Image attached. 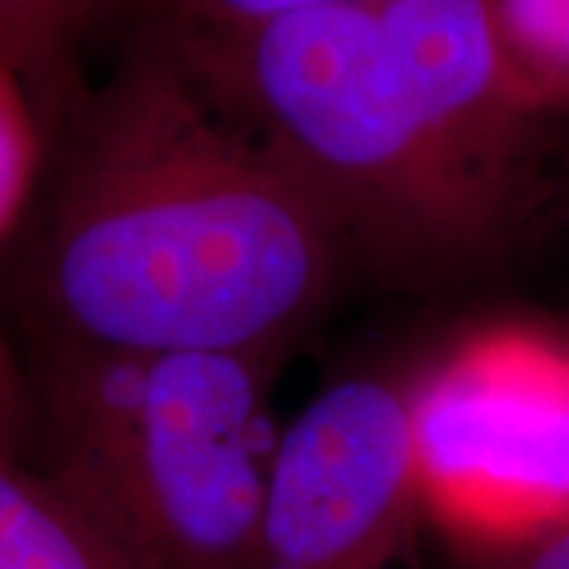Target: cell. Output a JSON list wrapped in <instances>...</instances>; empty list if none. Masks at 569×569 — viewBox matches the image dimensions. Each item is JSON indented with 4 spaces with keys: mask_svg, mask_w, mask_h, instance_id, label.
<instances>
[{
    "mask_svg": "<svg viewBox=\"0 0 569 569\" xmlns=\"http://www.w3.org/2000/svg\"><path fill=\"white\" fill-rule=\"evenodd\" d=\"M162 41L317 193L346 238L365 231L415 253H466L503 231L516 197L471 159L380 3Z\"/></svg>",
    "mask_w": 569,
    "mask_h": 569,
    "instance_id": "2",
    "label": "cell"
},
{
    "mask_svg": "<svg viewBox=\"0 0 569 569\" xmlns=\"http://www.w3.org/2000/svg\"><path fill=\"white\" fill-rule=\"evenodd\" d=\"M425 490L475 529L529 548L569 522V348L500 329L415 389Z\"/></svg>",
    "mask_w": 569,
    "mask_h": 569,
    "instance_id": "4",
    "label": "cell"
},
{
    "mask_svg": "<svg viewBox=\"0 0 569 569\" xmlns=\"http://www.w3.org/2000/svg\"><path fill=\"white\" fill-rule=\"evenodd\" d=\"M342 244L317 193L152 36L70 149L39 284L63 346L253 355L320 307Z\"/></svg>",
    "mask_w": 569,
    "mask_h": 569,
    "instance_id": "1",
    "label": "cell"
},
{
    "mask_svg": "<svg viewBox=\"0 0 569 569\" xmlns=\"http://www.w3.org/2000/svg\"><path fill=\"white\" fill-rule=\"evenodd\" d=\"M156 13V36L168 41H206L234 36L263 22L377 0H146Z\"/></svg>",
    "mask_w": 569,
    "mask_h": 569,
    "instance_id": "10",
    "label": "cell"
},
{
    "mask_svg": "<svg viewBox=\"0 0 569 569\" xmlns=\"http://www.w3.org/2000/svg\"><path fill=\"white\" fill-rule=\"evenodd\" d=\"M36 433V396L22 377L13 351L0 329V452L20 456L22 443Z\"/></svg>",
    "mask_w": 569,
    "mask_h": 569,
    "instance_id": "11",
    "label": "cell"
},
{
    "mask_svg": "<svg viewBox=\"0 0 569 569\" xmlns=\"http://www.w3.org/2000/svg\"><path fill=\"white\" fill-rule=\"evenodd\" d=\"M41 164V130L29 80L0 54V241L17 228Z\"/></svg>",
    "mask_w": 569,
    "mask_h": 569,
    "instance_id": "9",
    "label": "cell"
},
{
    "mask_svg": "<svg viewBox=\"0 0 569 569\" xmlns=\"http://www.w3.org/2000/svg\"><path fill=\"white\" fill-rule=\"evenodd\" d=\"M104 0H0V54L26 80L54 73Z\"/></svg>",
    "mask_w": 569,
    "mask_h": 569,
    "instance_id": "8",
    "label": "cell"
},
{
    "mask_svg": "<svg viewBox=\"0 0 569 569\" xmlns=\"http://www.w3.org/2000/svg\"><path fill=\"white\" fill-rule=\"evenodd\" d=\"M421 497L415 389L383 377L320 389L276 437L257 569H396Z\"/></svg>",
    "mask_w": 569,
    "mask_h": 569,
    "instance_id": "5",
    "label": "cell"
},
{
    "mask_svg": "<svg viewBox=\"0 0 569 569\" xmlns=\"http://www.w3.org/2000/svg\"><path fill=\"white\" fill-rule=\"evenodd\" d=\"M272 355L51 342L32 383L44 475L130 569H257Z\"/></svg>",
    "mask_w": 569,
    "mask_h": 569,
    "instance_id": "3",
    "label": "cell"
},
{
    "mask_svg": "<svg viewBox=\"0 0 569 569\" xmlns=\"http://www.w3.org/2000/svg\"><path fill=\"white\" fill-rule=\"evenodd\" d=\"M0 569H130L44 471L0 452Z\"/></svg>",
    "mask_w": 569,
    "mask_h": 569,
    "instance_id": "6",
    "label": "cell"
},
{
    "mask_svg": "<svg viewBox=\"0 0 569 569\" xmlns=\"http://www.w3.org/2000/svg\"><path fill=\"white\" fill-rule=\"evenodd\" d=\"M500 41L531 102L569 118V0H488Z\"/></svg>",
    "mask_w": 569,
    "mask_h": 569,
    "instance_id": "7",
    "label": "cell"
},
{
    "mask_svg": "<svg viewBox=\"0 0 569 569\" xmlns=\"http://www.w3.org/2000/svg\"><path fill=\"white\" fill-rule=\"evenodd\" d=\"M507 569H569V522L516 550Z\"/></svg>",
    "mask_w": 569,
    "mask_h": 569,
    "instance_id": "12",
    "label": "cell"
}]
</instances>
